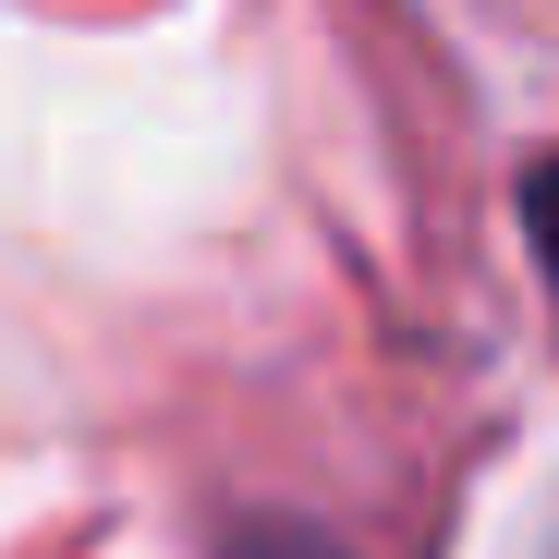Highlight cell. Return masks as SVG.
I'll return each instance as SVG.
<instances>
[{
    "instance_id": "cell-1",
    "label": "cell",
    "mask_w": 559,
    "mask_h": 559,
    "mask_svg": "<svg viewBox=\"0 0 559 559\" xmlns=\"http://www.w3.org/2000/svg\"><path fill=\"white\" fill-rule=\"evenodd\" d=\"M523 231H535V267H547V293H559V158L523 182Z\"/></svg>"
}]
</instances>
